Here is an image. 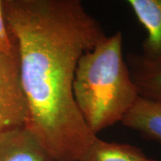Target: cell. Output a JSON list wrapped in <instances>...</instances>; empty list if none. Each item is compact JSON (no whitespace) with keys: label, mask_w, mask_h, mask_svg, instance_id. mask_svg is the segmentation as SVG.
<instances>
[{"label":"cell","mask_w":161,"mask_h":161,"mask_svg":"<svg viewBox=\"0 0 161 161\" xmlns=\"http://www.w3.org/2000/svg\"><path fill=\"white\" fill-rule=\"evenodd\" d=\"M29 121L54 161H78L96 137L73 94L80 57L107 37L79 0H3Z\"/></svg>","instance_id":"cell-1"},{"label":"cell","mask_w":161,"mask_h":161,"mask_svg":"<svg viewBox=\"0 0 161 161\" xmlns=\"http://www.w3.org/2000/svg\"><path fill=\"white\" fill-rule=\"evenodd\" d=\"M122 47V33L116 31L86 52L76 68L74 98L96 136L121 122L139 96Z\"/></svg>","instance_id":"cell-2"},{"label":"cell","mask_w":161,"mask_h":161,"mask_svg":"<svg viewBox=\"0 0 161 161\" xmlns=\"http://www.w3.org/2000/svg\"><path fill=\"white\" fill-rule=\"evenodd\" d=\"M28 121L17 55L11 57L0 50V133L12 127L25 126Z\"/></svg>","instance_id":"cell-3"},{"label":"cell","mask_w":161,"mask_h":161,"mask_svg":"<svg viewBox=\"0 0 161 161\" xmlns=\"http://www.w3.org/2000/svg\"><path fill=\"white\" fill-rule=\"evenodd\" d=\"M0 161H54L25 126L0 133Z\"/></svg>","instance_id":"cell-4"},{"label":"cell","mask_w":161,"mask_h":161,"mask_svg":"<svg viewBox=\"0 0 161 161\" xmlns=\"http://www.w3.org/2000/svg\"><path fill=\"white\" fill-rule=\"evenodd\" d=\"M127 3L148 33L141 56L149 61H160L161 0H128Z\"/></svg>","instance_id":"cell-5"},{"label":"cell","mask_w":161,"mask_h":161,"mask_svg":"<svg viewBox=\"0 0 161 161\" xmlns=\"http://www.w3.org/2000/svg\"><path fill=\"white\" fill-rule=\"evenodd\" d=\"M121 122L161 144V101L139 96Z\"/></svg>","instance_id":"cell-6"},{"label":"cell","mask_w":161,"mask_h":161,"mask_svg":"<svg viewBox=\"0 0 161 161\" xmlns=\"http://www.w3.org/2000/svg\"><path fill=\"white\" fill-rule=\"evenodd\" d=\"M125 60L139 96L161 101V60L149 61L136 53L128 54Z\"/></svg>","instance_id":"cell-7"},{"label":"cell","mask_w":161,"mask_h":161,"mask_svg":"<svg viewBox=\"0 0 161 161\" xmlns=\"http://www.w3.org/2000/svg\"><path fill=\"white\" fill-rule=\"evenodd\" d=\"M137 147L106 142L96 136L78 161H152Z\"/></svg>","instance_id":"cell-8"},{"label":"cell","mask_w":161,"mask_h":161,"mask_svg":"<svg viewBox=\"0 0 161 161\" xmlns=\"http://www.w3.org/2000/svg\"><path fill=\"white\" fill-rule=\"evenodd\" d=\"M0 50L8 56H16L17 48L14 41L12 42L11 35L8 29L3 13V0H0Z\"/></svg>","instance_id":"cell-9"},{"label":"cell","mask_w":161,"mask_h":161,"mask_svg":"<svg viewBox=\"0 0 161 161\" xmlns=\"http://www.w3.org/2000/svg\"><path fill=\"white\" fill-rule=\"evenodd\" d=\"M152 161H158V160H152Z\"/></svg>","instance_id":"cell-10"}]
</instances>
